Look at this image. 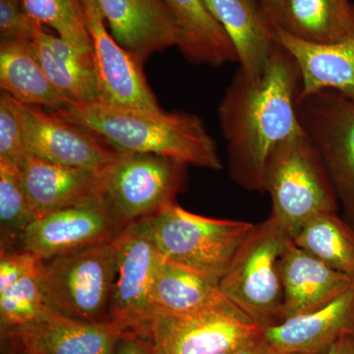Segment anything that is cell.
Returning <instances> with one entry per match:
<instances>
[{
  "label": "cell",
  "instance_id": "ac0fdd59",
  "mask_svg": "<svg viewBox=\"0 0 354 354\" xmlns=\"http://www.w3.org/2000/svg\"><path fill=\"white\" fill-rule=\"evenodd\" d=\"M264 337L281 353H327L342 337H354V286L323 308L268 328Z\"/></svg>",
  "mask_w": 354,
  "mask_h": 354
},
{
  "label": "cell",
  "instance_id": "d4e9b609",
  "mask_svg": "<svg viewBox=\"0 0 354 354\" xmlns=\"http://www.w3.org/2000/svg\"><path fill=\"white\" fill-rule=\"evenodd\" d=\"M0 88L22 104L55 113L70 104L44 73L29 41H0Z\"/></svg>",
  "mask_w": 354,
  "mask_h": 354
},
{
  "label": "cell",
  "instance_id": "e0dca14e",
  "mask_svg": "<svg viewBox=\"0 0 354 354\" xmlns=\"http://www.w3.org/2000/svg\"><path fill=\"white\" fill-rule=\"evenodd\" d=\"M271 31L272 41L288 50L299 67V100L324 90L354 100V21L349 31L332 44L305 43L276 26H271Z\"/></svg>",
  "mask_w": 354,
  "mask_h": 354
},
{
  "label": "cell",
  "instance_id": "484cf974",
  "mask_svg": "<svg viewBox=\"0 0 354 354\" xmlns=\"http://www.w3.org/2000/svg\"><path fill=\"white\" fill-rule=\"evenodd\" d=\"M292 241L332 269L354 278V227L339 214L314 216Z\"/></svg>",
  "mask_w": 354,
  "mask_h": 354
},
{
  "label": "cell",
  "instance_id": "d6986e66",
  "mask_svg": "<svg viewBox=\"0 0 354 354\" xmlns=\"http://www.w3.org/2000/svg\"><path fill=\"white\" fill-rule=\"evenodd\" d=\"M23 184L37 218L97 198V174L72 169L26 153Z\"/></svg>",
  "mask_w": 354,
  "mask_h": 354
},
{
  "label": "cell",
  "instance_id": "7402d4cb",
  "mask_svg": "<svg viewBox=\"0 0 354 354\" xmlns=\"http://www.w3.org/2000/svg\"><path fill=\"white\" fill-rule=\"evenodd\" d=\"M178 32L176 48L191 64L221 66L239 62L227 32L202 0H165Z\"/></svg>",
  "mask_w": 354,
  "mask_h": 354
},
{
  "label": "cell",
  "instance_id": "d590c367",
  "mask_svg": "<svg viewBox=\"0 0 354 354\" xmlns=\"http://www.w3.org/2000/svg\"><path fill=\"white\" fill-rule=\"evenodd\" d=\"M2 344H4V346L2 344L1 354H21L7 339H2Z\"/></svg>",
  "mask_w": 354,
  "mask_h": 354
},
{
  "label": "cell",
  "instance_id": "ffe728a7",
  "mask_svg": "<svg viewBox=\"0 0 354 354\" xmlns=\"http://www.w3.org/2000/svg\"><path fill=\"white\" fill-rule=\"evenodd\" d=\"M202 2L234 44L239 70L248 76L260 75L274 46L262 0Z\"/></svg>",
  "mask_w": 354,
  "mask_h": 354
},
{
  "label": "cell",
  "instance_id": "83f0119b",
  "mask_svg": "<svg viewBox=\"0 0 354 354\" xmlns=\"http://www.w3.org/2000/svg\"><path fill=\"white\" fill-rule=\"evenodd\" d=\"M28 14L44 27L50 28L65 41L92 53L81 0H22Z\"/></svg>",
  "mask_w": 354,
  "mask_h": 354
},
{
  "label": "cell",
  "instance_id": "9c48e42d",
  "mask_svg": "<svg viewBox=\"0 0 354 354\" xmlns=\"http://www.w3.org/2000/svg\"><path fill=\"white\" fill-rule=\"evenodd\" d=\"M297 115L327 167L344 218L354 227V100L320 91L298 101Z\"/></svg>",
  "mask_w": 354,
  "mask_h": 354
},
{
  "label": "cell",
  "instance_id": "5b68a950",
  "mask_svg": "<svg viewBox=\"0 0 354 354\" xmlns=\"http://www.w3.org/2000/svg\"><path fill=\"white\" fill-rule=\"evenodd\" d=\"M116 260V239L39 260V281L46 306L76 320L109 322Z\"/></svg>",
  "mask_w": 354,
  "mask_h": 354
},
{
  "label": "cell",
  "instance_id": "cb8c5ba5",
  "mask_svg": "<svg viewBox=\"0 0 354 354\" xmlns=\"http://www.w3.org/2000/svg\"><path fill=\"white\" fill-rule=\"evenodd\" d=\"M232 306L235 305L223 295L216 283L160 259L151 291V317L183 315Z\"/></svg>",
  "mask_w": 354,
  "mask_h": 354
},
{
  "label": "cell",
  "instance_id": "4fadbf2b",
  "mask_svg": "<svg viewBox=\"0 0 354 354\" xmlns=\"http://www.w3.org/2000/svg\"><path fill=\"white\" fill-rule=\"evenodd\" d=\"M123 230L97 197L32 221L26 230L21 248L39 260L50 259L113 242Z\"/></svg>",
  "mask_w": 354,
  "mask_h": 354
},
{
  "label": "cell",
  "instance_id": "f546056e",
  "mask_svg": "<svg viewBox=\"0 0 354 354\" xmlns=\"http://www.w3.org/2000/svg\"><path fill=\"white\" fill-rule=\"evenodd\" d=\"M22 102L0 95V160L19 165L26 156Z\"/></svg>",
  "mask_w": 354,
  "mask_h": 354
},
{
  "label": "cell",
  "instance_id": "5bb4252c",
  "mask_svg": "<svg viewBox=\"0 0 354 354\" xmlns=\"http://www.w3.org/2000/svg\"><path fill=\"white\" fill-rule=\"evenodd\" d=\"M122 330L111 322L76 320L46 308L36 320L1 332L21 354H114Z\"/></svg>",
  "mask_w": 354,
  "mask_h": 354
},
{
  "label": "cell",
  "instance_id": "3957f363",
  "mask_svg": "<svg viewBox=\"0 0 354 354\" xmlns=\"http://www.w3.org/2000/svg\"><path fill=\"white\" fill-rule=\"evenodd\" d=\"M263 190L271 198L270 216L291 239L314 216L339 211L327 167L304 130L279 144L270 156Z\"/></svg>",
  "mask_w": 354,
  "mask_h": 354
},
{
  "label": "cell",
  "instance_id": "e575fe53",
  "mask_svg": "<svg viewBox=\"0 0 354 354\" xmlns=\"http://www.w3.org/2000/svg\"><path fill=\"white\" fill-rule=\"evenodd\" d=\"M279 1V0H262L266 17H267L270 24H271L272 18L274 16V11H276L277 6H278Z\"/></svg>",
  "mask_w": 354,
  "mask_h": 354
},
{
  "label": "cell",
  "instance_id": "d6a6232c",
  "mask_svg": "<svg viewBox=\"0 0 354 354\" xmlns=\"http://www.w3.org/2000/svg\"><path fill=\"white\" fill-rule=\"evenodd\" d=\"M265 333V332H264ZM232 354H299V353H281L278 349L272 346L266 341L264 335L260 339H256L251 344H247L239 351Z\"/></svg>",
  "mask_w": 354,
  "mask_h": 354
},
{
  "label": "cell",
  "instance_id": "7c38bea8",
  "mask_svg": "<svg viewBox=\"0 0 354 354\" xmlns=\"http://www.w3.org/2000/svg\"><path fill=\"white\" fill-rule=\"evenodd\" d=\"M26 153L55 164L99 174L120 155L87 128L55 111L22 104Z\"/></svg>",
  "mask_w": 354,
  "mask_h": 354
},
{
  "label": "cell",
  "instance_id": "4dcf8cb0",
  "mask_svg": "<svg viewBox=\"0 0 354 354\" xmlns=\"http://www.w3.org/2000/svg\"><path fill=\"white\" fill-rule=\"evenodd\" d=\"M39 26L22 0H0V41H30Z\"/></svg>",
  "mask_w": 354,
  "mask_h": 354
},
{
  "label": "cell",
  "instance_id": "7a4b0ae2",
  "mask_svg": "<svg viewBox=\"0 0 354 354\" xmlns=\"http://www.w3.org/2000/svg\"><path fill=\"white\" fill-rule=\"evenodd\" d=\"M55 113L87 128L120 153H151L211 171L223 169L215 141L195 114L100 102L69 104Z\"/></svg>",
  "mask_w": 354,
  "mask_h": 354
},
{
  "label": "cell",
  "instance_id": "4316f807",
  "mask_svg": "<svg viewBox=\"0 0 354 354\" xmlns=\"http://www.w3.org/2000/svg\"><path fill=\"white\" fill-rule=\"evenodd\" d=\"M35 220L19 165L0 160V251L22 249L26 230Z\"/></svg>",
  "mask_w": 354,
  "mask_h": 354
},
{
  "label": "cell",
  "instance_id": "2e32d148",
  "mask_svg": "<svg viewBox=\"0 0 354 354\" xmlns=\"http://www.w3.org/2000/svg\"><path fill=\"white\" fill-rule=\"evenodd\" d=\"M279 270L283 321L323 308L354 286V278L332 269L292 239L281 255Z\"/></svg>",
  "mask_w": 354,
  "mask_h": 354
},
{
  "label": "cell",
  "instance_id": "ba28073f",
  "mask_svg": "<svg viewBox=\"0 0 354 354\" xmlns=\"http://www.w3.org/2000/svg\"><path fill=\"white\" fill-rule=\"evenodd\" d=\"M265 329L237 307L183 315H153L136 333L156 354H232Z\"/></svg>",
  "mask_w": 354,
  "mask_h": 354
},
{
  "label": "cell",
  "instance_id": "8992f818",
  "mask_svg": "<svg viewBox=\"0 0 354 354\" xmlns=\"http://www.w3.org/2000/svg\"><path fill=\"white\" fill-rule=\"evenodd\" d=\"M290 239L270 216L255 225L218 283L223 295L265 330L283 322L279 262Z\"/></svg>",
  "mask_w": 354,
  "mask_h": 354
},
{
  "label": "cell",
  "instance_id": "8fae6325",
  "mask_svg": "<svg viewBox=\"0 0 354 354\" xmlns=\"http://www.w3.org/2000/svg\"><path fill=\"white\" fill-rule=\"evenodd\" d=\"M94 57L97 102L113 106L162 111L150 88L143 68L106 29L97 0H81Z\"/></svg>",
  "mask_w": 354,
  "mask_h": 354
},
{
  "label": "cell",
  "instance_id": "30bf717a",
  "mask_svg": "<svg viewBox=\"0 0 354 354\" xmlns=\"http://www.w3.org/2000/svg\"><path fill=\"white\" fill-rule=\"evenodd\" d=\"M118 260L109 322L123 334H136L149 320L151 291L162 259L148 218L128 225L116 239Z\"/></svg>",
  "mask_w": 354,
  "mask_h": 354
},
{
  "label": "cell",
  "instance_id": "6da1fadb",
  "mask_svg": "<svg viewBox=\"0 0 354 354\" xmlns=\"http://www.w3.org/2000/svg\"><path fill=\"white\" fill-rule=\"evenodd\" d=\"M299 67L292 55L274 43L264 70L248 76L237 70L218 108L227 142L230 176L251 192H264L266 167L274 149L301 131L297 104Z\"/></svg>",
  "mask_w": 354,
  "mask_h": 354
},
{
  "label": "cell",
  "instance_id": "836d02e7",
  "mask_svg": "<svg viewBox=\"0 0 354 354\" xmlns=\"http://www.w3.org/2000/svg\"><path fill=\"white\" fill-rule=\"evenodd\" d=\"M326 354H354V337H342L335 342Z\"/></svg>",
  "mask_w": 354,
  "mask_h": 354
},
{
  "label": "cell",
  "instance_id": "1f68e13d",
  "mask_svg": "<svg viewBox=\"0 0 354 354\" xmlns=\"http://www.w3.org/2000/svg\"><path fill=\"white\" fill-rule=\"evenodd\" d=\"M114 354H156L150 344L133 334L121 337Z\"/></svg>",
  "mask_w": 354,
  "mask_h": 354
},
{
  "label": "cell",
  "instance_id": "44dd1931",
  "mask_svg": "<svg viewBox=\"0 0 354 354\" xmlns=\"http://www.w3.org/2000/svg\"><path fill=\"white\" fill-rule=\"evenodd\" d=\"M35 57L50 82L70 104L97 102V81L92 53L79 50L39 26L29 41Z\"/></svg>",
  "mask_w": 354,
  "mask_h": 354
},
{
  "label": "cell",
  "instance_id": "9a60e30c",
  "mask_svg": "<svg viewBox=\"0 0 354 354\" xmlns=\"http://www.w3.org/2000/svg\"><path fill=\"white\" fill-rule=\"evenodd\" d=\"M111 35L142 65L177 46L178 32L165 0H97Z\"/></svg>",
  "mask_w": 354,
  "mask_h": 354
},
{
  "label": "cell",
  "instance_id": "277c9868",
  "mask_svg": "<svg viewBox=\"0 0 354 354\" xmlns=\"http://www.w3.org/2000/svg\"><path fill=\"white\" fill-rule=\"evenodd\" d=\"M148 221L162 259L218 286L255 227L248 221L196 215L176 202Z\"/></svg>",
  "mask_w": 354,
  "mask_h": 354
},
{
  "label": "cell",
  "instance_id": "52a82bcc",
  "mask_svg": "<svg viewBox=\"0 0 354 354\" xmlns=\"http://www.w3.org/2000/svg\"><path fill=\"white\" fill-rule=\"evenodd\" d=\"M187 167L162 156L120 153L97 174V197L125 230L176 203L185 190Z\"/></svg>",
  "mask_w": 354,
  "mask_h": 354
},
{
  "label": "cell",
  "instance_id": "f1b7e54d",
  "mask_svg": "<svg viewBox=\"0 0 354 354\" xmlns=\"http://www.w3.org/2000/svg\"><path fill=\"white\" fill-rule=\"evenodd\" d=\"M48 306L41 293L37 267L10 285L0 288L1 332L16 329L32 322Z\"/></svg>",
  "mask_w": 354,
  "mask_h": 354
},
{
  "label": "cell",
  "instance_id": "603a6c76",
  "mask_svg": "<svg viewBox=\"0 0 354 354\" xmlns=\"http://www.w3.org/2000/svg\"><path fill=\"white\" fill-rule=\"evenodd\" d=\"M353 21L349 0H279L271 26L305 43L326 44L342 39Z\"/></svg>",
  "mask_w": 354,
  "mask_h": 354
}]
</instances>
